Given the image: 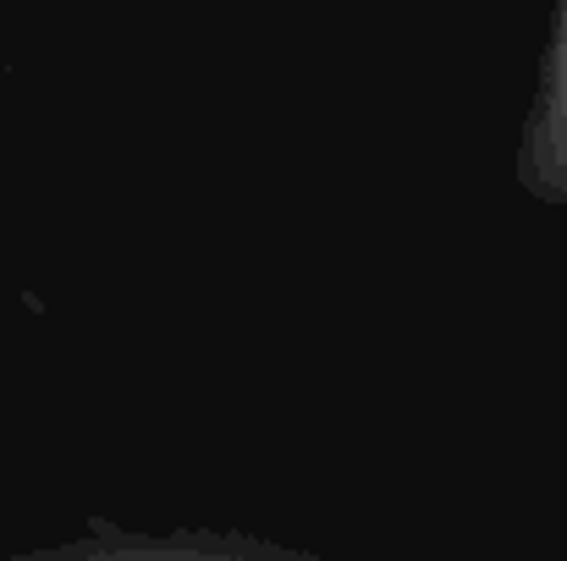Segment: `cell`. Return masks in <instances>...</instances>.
I'll return each instance as SVG.
<instances>
[{
	"mask_svg": "<svg viewBox=\"0 0 567 561\" xmlns=\"http://www.w3.org/2000/svg\"><path fill=\"white\" fill-rule=\"evenodd\" d=\"M0 561H326L320 551L281 546L243 529H172V534H89L44 551H17Z\"/></svg>",
	"mask_w": 567,
	"mask_h": 561,
	"instance_id": "1",
	"label": "cell"
}]
</instances>
